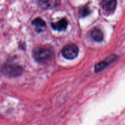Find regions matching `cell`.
I'll list each match as a JSON object with an SVG mask.
<instances>
[{"label":"cell","mask_w":125,"mask_h":125,"mask_svg":"<svg viewBox=\"0 0 125 125\" xmlns=\"http://www.w3.org/2000/svg\"><path fill=\"white\" fill-rule=\"evenodd\" d=\"M2 73L9 77H18L23 73V68L21 66L15 64L6 63L1 68Z\"/></svg>","instance_id":"2"},{"label":"cell","mask_w":125,"mask_h":125,"mask_svg":"<svg viewBox=\"0 0 125 125\" xmlns=\"http://www.w3.org/2000/svg\"><path fill=\"white\" fill-rule=\"evenodd\" d=\"M79 48L74 44H68L65 45L62 50V54L67 59L72 60L78 56Z\"/></svg>","instance_id":"3"},{"label":"cell","mask_w":125,"mask_h":125,"mask_svg":"<svg viewBox=\"0 0 125 125\" xmlns=\"http://www.w3.org/2000/svg\"><path fill=\"white\" fill-rule=\"evenodd\" d=\"M32 56L39 63H47L52 59L53 51L47 46H37L33 50Z\"/></svg>","instance_id":"1"},{"label":"cell","mask_w":125,"mask_h":125,"mask_svg":"<svg viewBox=\"0 0 125 125\" xmlns=\"http://www.w3.org/2000/svg\"><path fill=\"white\" fill-rule=\"evenodd\" d=\"M32 25H34L35 27L37 32H40L42 31L43 29L46 28V23L45 21L40 17H37L35 18L32 22Z\"/></svg>","instance_id":"7"},{"label":"cell","mask_w":125,"mask_h":125,"mask_svg":"<svg viewBox=\"0 0 125 125\" xmlns=\"http://www.w3.org/2000/svg\"><path fill=\"white\" fill-rule=\"evenodd\" d=\"M90 13V8L89 7V6L87 5H85V6H83V7L81 8V9L79 10V16L81 17H87V15H89Z\"/></svg>","instance_id":"10"},{"label":"cell","mask_w":125,"mask_h":125,"mask_svg":"<svg viewBox=\"0 0 125 125\" xmlns=\"http://www.w3.org/2000/svg\"><path fill=\"white\" fill-rule=\"evenodd\" d=\"M117 1L115 0H104L101 2L103 9L108 13H112L115 10L117 6Z\"/></svg>","instance_id":"5"},{"label":"cell","mask_w":125,"mask_h":125,"mask_svg":"<svg viewBox=\"0 0 125 125\" xmlns=\"http://www.w3.org/2000/svg\"><path fill=\"white\" fill-rule=\"evenodd\" d=\"M90 36L95 41L100 42L103 40L104 38V35L103 32L99 28H94L90 32Z\"/></svg>","instance_id":"8"},{"label":"cell","mask_w":125,"mask_h":125,"mask_svg":"<svg viewBox=\"0 0 125 125\" xmlns=\"http://www.w3.org/2000/svg\"><path fill=\"white\" fill-rule=\"evenodd\" d=\"M59 1H39V4L42 8L50 9L53 8L58 5Z\"/></svg>","instance_id":"9"},{"label":"cell","mask_w":125,"mask_h":125,"mask_svg":"<svg viewBox=\"0 0 125 125\" xmlns=\"http://www.w3.org/2000/svg\"><path fill=\"white\" fill-rule=\"evenodd\" d=\"M117 57H118L117 55L112 54L109 56V57H107V58L105 59L104 60L98 63L95 66V72L96 73H98V72L104 69L105 68L108 67L110 64H111L112 62H114L117 59Z\"/></svg>","instance_id":"4"},{"label":"cell","mask_w":125,"mask_h":125,"mask_svg":"<svg viewBox=\"0 0 125 125\" xmlns=\"http://www.w3.org/2000/svg\"><path fill=\"white\" fill-rule=\"evenodd\" d=\"M68 26V21L65 18H62L56 23H51V26L55 30L62 31L65 30Z\"/></svg>","instance_id":"6"}]
</instances>
